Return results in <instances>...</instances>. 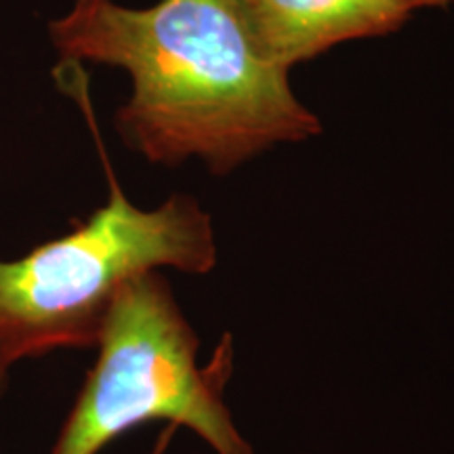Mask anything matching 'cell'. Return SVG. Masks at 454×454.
Here are the masks:
<instances>
[{
  "label": "cell",
  "mask_w": 454,
  "mask_h": 454,
  "mask_svg": "<svg viewBox=\"0 0 454 454\" xmlns=\"http://www.w3.org/2000/svg\"><path fill=\"white\" fill-rule=\"evenodd\" d=\"M59 66H106L129 76L114 114L124 145L164 168L198 160L213 175L325 133L291 72L254 51L238 0H72L47 24Z\"/></svg>",
  "instance_id": "1"
},
{
  "label": "cell",
  "mask_w": 454,
  "mask_h": 454,
  "mask_svg": "<svg viewBox=\"0 0 454 454\" xmlns=\"http://www.w3.org/2000/svg\"><path fill=\"white\" fill-rule=\"evenodd\" d=\"M59 81L78 101L107 177V200L72 230L17 259L0 257V366L57 349L98 345L118 288L129 278L162 268L204 276L217 265L211 215L190 194L139 208L124 194L106 154L84 72L59 66Z\"/></svg>",
  "instance_id": "2"
},
{
  "label": "cell",
  "mask_w": 454,
  "mask_h": 454,
  "mask_svg": "<svg viewBox=\"0 0 454 454\" xmlns=\"http://www.w3.org/2000/svg\"><path fill=\"white\" fill-rule=\"evenodd\" d=\"M70 414L49 454H99L141 425L167 421L196 431L217 454H253L223 402L234 368L225 334L211 364L198 368L200 340L160 271L118 288Z\"/></svg>",
  "instance_id": "3"
},
{
  "label": "cell",
  "mask_w": 454,
  "mask_h": 454,
  "mask_svg": "<svg viewBox=\"0 0 454 454\" xmlns=\"http://www.w3.org/2000/svg\"><path fill=\"white\" fill-rule=\"evenodd\" d=\"M238 7L254 51L284 72L337 44L400 32L417 13L406 0H238Z\"/></svg>",
  "instance_id": "4"
},
{
  "label": "cell",
  "mask_w": 454,
  "mask_h": 454,
  "mask_svg": "<svg viewBox=\"0 0 454 454\" xmlns=\"http://www.w3.org/2000/svg\"><path fill=\"white\" fill-rule=\"evenodd\" d=\"M406 3L412 4L417 11H421V9H446L450 7L454 0H406Z\"/></svg>",
  "instance_id": "5"
},
{
  "label": "cell",
  "mask_w": 454,
  "mask_h": 454,
  "mask_svg": "<svg viewBox=\"0 0 454 454\" xmlns=\"http://www.w3.org/2000/svg\"><path fill=\"white\" fill-rule=\"evenodd\" d=\"M175 431H177V425H168V427L160 434V438H158L152 454H164V450H167L168 444H170V440H173Z\"/></svg>",
  "instance_id": "6"
},
{
  "label": "cell",
  "mask_w": 454,
  "mask_h": 454,
  "mask_svg": "<svg viewBox=\"0 0 454 454\" xmlns=\"http://www.w3.org/2000/svg\"><path fill=\"white\" fill-rule=\"evenodd\" d=\"M7 385H9V371L0 366V400H3L4 391H7Z\"/></svg>",
  "instance_id": "7"
},
{
  "label": "cell",
  "mask_w": 454,
  "mask_h": 454,
  "mask_svg": "<svg viewBox=\"0 0 454 454\" xmlns=\"http://www.w3.org/2000/svg\"><path fill=\"white\" fill-rule=\"evenodd\" d=\"M0 3H3V0H0Z\"/></svg>",
  "instance_id": "8"
}]
</instances>
